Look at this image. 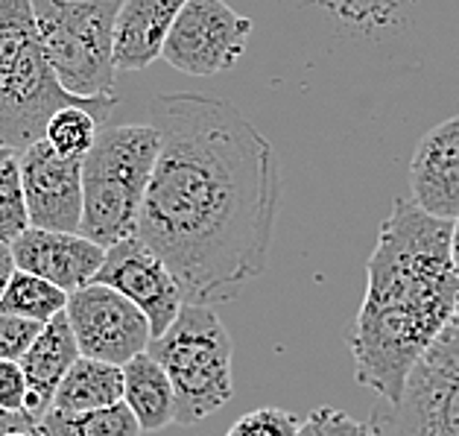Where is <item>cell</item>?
<instances>
[{"label":"cell","instance_id":"cell-10","mask_svg":"<svg viewBox=\"0 0 459 436\" xmlns=\"http://www.w3.org/2000/svg\"><path fill=\"white\" fill-rule=\"evenodd\" d=\"M94 282L115 287L132 305H138L143 317L150 319L152 337H161L173 326L178 310L185 308V293L170 273V266L138 234L108 246L106 261Z\"/></svg>","mask_w":459,"mask_h":436},{"label":"cell","instance_id":"cell-2","mask_svg":"<svg viewBox=\"0 0 459 436\" xmlns=\"http://www.w3.org/2000/svg\"><path fill=\"white\" fill-rule=\"evenodd\" d=\"M454 220L395 196L366 264V296L349 331L357 384L395 405L419 357L451 326L459 275L451 255Z\"/></svg>","mask_w":459,"mask_h":436},{"label":"cell","instance_id":"cell-21","mask_svg":"<svg viewBox=\"0 0 459 436\" xmlns=\"http://www.w3.org/2000/svg\"><path fill=\"white\" fill-rule=\"evenodd\" d=\"M24 229H30L24 185H21L18 153L0 161V240L13 243Z\"/></svg>","mask_w":459,"mask_h":436},{"label":"cell","instance_id":"cell-28","mask_svg":"<svg viewBox=\"0 0 459 436\" xmlns=\"http://www.w3.org/2000/svg\"><path fill=\"white\" fill-rule=\"evenodd\" d=\"M451 255H454V266L459 275V217L454 220V229H451Z\"/></svg>","mask_w":459,"mask_h":436},{"label":"cell","instance_id":"cell-12","mask_svg":"<svg viewBox=\"0 0 459 436\" xmlns=\"http://www.w3.org/2000/svg\"><path fill=\"white\" fill-rule=\"evenodd\" d=\"M13 246L18 270L48 278L65 293L88 287L106 261V246L85 238L82 231H53V229H24Z\"/></svg>","mask_w":459,"mask_h":436},{"label":"cell","instance_id":"cell-6","mask_svg":"<svg viewBox=\"0 0 459 436\" xmlns=\"http://www.w3.org/2000/svg\"><path fill=\"white\" fill-rule=\"evenodd\" d=\"M123 0H32L41 48L65 92L115 97V24Z\"/></svg>","mask_w":459,"mask_h":436},{"label":"cell","instance_id":"cell-30","mask_svg":"<svg viewBox=\"0 0 459 436\" xmlns=\"http://www.w3.org/2000/svg\"><path fill=\"white\" fill-rule=\"evenodd\" d=\"M13 153H18V150H9V147H0V161L6 159V155H13Z\"/></svg>","mask_w":459,"mask_h":436},{"label":"cell","instance_id":"cell-5","mask_svg":"<svg viewBox=\"0 0 459 436\" xmlns=\"http://www.w3.org/2000/svg\"><path fill=\"white\" fill-rule=\"evenodd\" d=\"M164 366L176 396V424H196L234 396L231 337L211 305L185 301L173 326L147 349Z\"/></svg>","mask_w":459,"mask_h":436},{"label":"cell","instance_id":"cell-23","mask_svg":"<svg viewBox=\"0 0 459 436\" xmlns=\"http://www.w3.org/2000/svg\"><path fill=\"white\" fill-rule=\"evenodd\" d=\"M296 436H372V431L337 407H316L301 419Z\"/></svg>","mask_w":459,"mask_h":436},{"label":"cell","instance_id":"cell-11","mask_svg":"<svg viewBox=\"0 0 459 436\" xmlns=\"http://www.w3.org/2000/svg\"><path fill=\"white\" fill-rule=\"evenodd\" d=\"M21 185L32 229L80 231L82 222V161L65 159L48 138L18 153Z\"/></svg>","mask_w":459,"mask_h":436},{"label":"cell","instance_id":"cell-1","mask_svg":"<svg viewBox=\"0 0 459 436\" xmlns=\"http://www.w3.org/2000/svg\"><path fill=\"white\" fill-rule=\"evenodd\" d=\"M138 238L170 266L185 301L226 305L270 264L281 164L257 126L220 97L164 94Z\"/></svg>","mask_w":459,"mask_h":436},{"label":"cell","instance_id":"cell-26","mask_svg":"<svg viewBox=\"0 0 459 436\" xmlns=\"http://www.w3.org/2000/svg\"><path fill=\"white\" fill-rule=\"evenodd\" d=\"M32 424H39V422L32 419L30 413H4L0 410V436L9 431H18V428H32Z\"/></svg>","mask_w":459,"mask_h":436},{"label":"cell","instance_id":"cell-3","mask_svg":"<svg viewBox=\"0 0 459 436\" xmlns=\"http://www.w3.org/2000/svg\"><path fill=\"white\" fill-rule=\"evenodd\" d=\"M115 103L65 92L41 48L32 0H0V147L27 150L65 106L111 111Z\"/></svg>","mask_w":459,"mask_h":436},{"label":"cell","instance_id":"cell-27","mask_svg":"<svg viewBox=\"0 0 459 436\" xmlns=\"http://www.w3.org/2000/svg\"><path fill=\"white\" fill-rule=\"evenodd\" d=\"M18 270L15 266V258H13V246L0 240V293H4L6 282L13 278V273Z\"/></svg>","mask_w":459,"mask_h":436},{"label":"cell","instance_id":"cell-13","mask_svg":"<svg viewBox=\"0 0 459 436\" xmlns=\"http://www.w3.org/2000/svg\"><path fill=\"white\" fill-rule=\"evenodd\" d=\"M412 203L439 217H459V115L433 126L410 161Z\"/></svg>","mask_w":459,"mask_h":436},{"label":"cell","instance_id":"cell-7","mask_svg":"<svg viewBox=\"0 0 459 436\" xmlns=\"http://www.w3.org/2000/svg\"><path fill=\"white\" fill-rule=\"evenodd\" d=\"M372 436H459V319L419 357L395 405L380 401Z\"/></svg>","mask_w":459,"mask_h":436},{"label":"cell","instance_id":"cell-18","mask_svg":"<svg viewBox=\"0 0 459 436\" xmlns=\"http://www.w3.org/2000/svg\"><path fill=\"white\" fill-rule=\"evenodd\" d=\"M41 436H141V424L132 416V410L123 405L82 410V413H65L48 410L39 419Z\"/></svg>","mask_w":459,"mask_h":436},{"label":"cell","instance_id":"cell-9","mask_svg":"<svg viewBox=\"0 0 459 436\" xmlns=\"http://www.w3.org/2000/svg\"><path fill=\"white\" fill-rule=\"evenodd\" d=\"M65 317L71 322L80 352L94 361L123 366L135 354L147 352L152 343V328L143 310L115 287L100 282L71 293Z\"/></svg>","mask_w":459,"mask_h":436},{"label":"cell","instance_id":"cell-22","mask_svg":"<svg viewBox=\"0 0 459 436\" xmlns=\"http://www.w3.org/2000/svg\"><path fill=\"white\" fill-rule=\"evenodd\" d=\"M301 416L278 407H261L240 416L226 436H296Z\"/></svg>","mask_w":459,"mask_h":436},{"label":"cell","instance_id":"cell-29","mask_svg":"<svg viewBox=\"0 0 459 436\" xmlns=\"http://www.w3.org/2000/svg\"><path fill=\"white\" fill-rule=\"evenodd\" d=\"M4 436H41V433H39V424H32V428H18V431H9Z\"/></svg>","mask_w":459,"mask_h":436},{"label":"cell","instance_id":"cell-17","mask_svg":"<svg viewBox=\"0 0 459 436\" xmlns=\"http://www.w3.org/2000/svg\"><path fill=\"white\" fill-rule=\"evenodd\" d=\"M123 401V366L94 361V357H80L68 375L62 378L59 389L53 396V410L82 413L100 410Z\"/></svg>","mask_w":459,"mask_h":436},{"label":"cell","instance_id":"cell-25","mask_svg":"<svg viewBox=\"0 0 459 436\" xmlns=\"http://www.w3.org/2000/svg\"><path fill=\"white\" fill-rule=\"evenodd\" d=\"M30 384L18 361H0V410L27 413Z\"/></svg>","mask_w":459,"mask_h":436},{"label":"cell","instance_id":"cell-20","mask_svg":"<svg viewBox=\"0 0 459 436\" xmlns=\"http://www.w3.org/2000/svg\"><path fill=\"white\" fill-rule=\"evenodd\" d=\"M108 118L106 109L94 106H65L48 120L44 138L65 159H85L100 135V123Z\"/></svg>","mask_w":459,"mask_h":436},{"label":"cell","instance_id":"cell-14","mask_svg":"<svg viewBox=\"0 0 459 436\" xmlns=\"http://www.w3.org/2000/svg\"><path fill=\"white\" fill-rule=\"evenodd\" d=\"M187 0H123L115 24L117 71H143L161 59L176 15Z\"/></svg>","mask_w":459,"mask_h":436},{"label":"cell","instance_id":"cell-8","mask_svg":"<svg viewBox=\"0 0 459 436\" xmlns=\"http://www.w3.org/2000/svg\"><path fill=\"white\" fill-rule=\"evenodd\" d=\"M252 32L246 18L226 0H187L176 15L161 59L187 76H217L240 62Z\"/></svg>","mask_w":459,"mask_h":436},{"label":"cell","instance_id":"cell-31","mask_svg":"<svg viewBox=\"0 0 459 436\" xmlns=\"http://www.w3.org/2000/svg\"><path fill=\"white\" fill-rule=\"evenodd\" d=\"M454 319H459V308H456V317H454Z\"/></svg>","mask_w":459,"mask_h":436},{"label":"cell","instance_id":"cell-24","mask_svg":"<svg viewBox=\"0 0 459 436\" xmlns=\"http://www.w3.org/2000/svg\"><path fill=\"white\" fill-rule=\"evenodd\" d=\"M41 322L0 314V361H21L41 334Z\"/></svg>","mask_w":459,"mask_h":436},{"label":"cell","instance_id":"cell-15","mask_svg":"<svg viewBox=\"0 0 459 436\" xmlns=\"http://www.w3.org/2000/svg\"><path fill=\"white\" fill-rule=\"evenodd\" d=\"M80 357H82V352H80V343L74 337L71 322L65 314H59L41 328L36 343H32L27 354L18 361L27 375V384H30L27 413L36 422L50 410L62 378L68 375V369L80 361Z\"/></svg>","mask_w":459,"mask_h":436},{"label":"cell","instance_id":"cell-4","mask_svg":"<svg viewBox=\"0 0 459 436\" xmlns=\"http://www.w3.org/2000/svg\"><path fill=\"white\" fill-rule=\"evenodd\" d=\"M161 135L152 123L100 129L97 144L82 159V222L80 231L100 246H115L138 234Z\"/></svg>","mask_w":459,"mask_h":436},{"label":"cell","instance_id":"cell-16","mask_svg":"<svg viewBox=\"0 0 459 436\" xmlns=\"http://www.w3.org/2000/svg\"><path fill=\"white\" fill-rule=\"evenodd\" d=\"M123 405L138 419L141 431H164L176 419V396L164 366L150 352L123 363Z\"/></svg>","mask_w":459,"mask_h":436},{"label":"cell","instance_id":"cell-19","mask_svg":"<svg viewBox=\"0 0 459 436\" xmlns=\"http://www.w3.org/2000/svg\"><path fill=\"white\" fill-rule=\"evenodd\" d=\"M71 293L50 284L48 278L32 275L27 270H15L0 293V314H13L24 319H36L48 326L53 317L65 314Z\"/></svg>","mask_w":459,"mask_h":436}]
</instances>
